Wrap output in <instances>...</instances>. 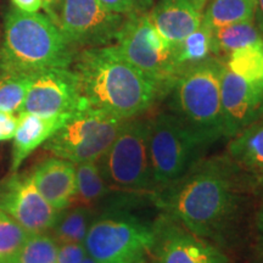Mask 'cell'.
I'll return each mask as SVG.
<instances>
[{
	"mask_svg": "<svg viewBox=\"0 0 263 263\" xmlns=\"http://www.w3.org/2000/svg\"><path fill=\"white\" fill-rule=\"evenodd\" d=\"M126 16L107 9L100 0H64L58 27L78 48L105 47L116 42Z\"/></svg>",
	"mask_w": 263,
	"mask_h": 263,
	"instance_id": "30bf717a",
	"label": "cell"
},
{
	"mask_svg": "<svg viewBox=\"0 0 263 263\" xmlns=\"http://www.w3.org/2000/svg\"><path fill=\"white\" fill-rule=\"evenodd\" d=\"M58 241L48 233L29 235L16 254L4 263H57Z\"/></svg>",
	"mask_w": 263,
	"mask_h": 263,
	"instance_id": "d4e9b609",
	"label": "cell"
},
{
	"mask_svg": "<svg viewBox=\"0 0 263 263\" xmlns=\"http://www.w3.org/2000/svg\"><path fill=\"white\" fill-rule=\"evenodd\" d=\"M153 251L157 263H230L212 242L194 235L166 216L155 224Z\"/></svg>",
	"mask_w": 263,
	"mask_h": 263,
	"instance_id": "5bb4252c",
	"label": "cell"
},
{
	"mask_svg": "<svg viewBox=\"0 0 263 263\" xmlns=\"http://www.w3.org/2000/svg\"><path fill=\"white\" fill-rule=\"evenodd\" d=\"M29 235L31 234L27 230L0 210V263L11 258L21 249Z\"/></svg>",
	"mask_w": 263,
	"mask_h": 263,
	"instance_id": "4316f807",
	"label": "cell"
},
{
	"mask_svg": "<svg viewBox=\"0 0 263 263\" xmlns=\"http://www.w3.org/2000/svg\"><path fill=\"white\" fill-rule=\"evenodd\" d=\"M202 9L195 0H160L149 16L174 48L201 25Z\"/></svg>",
	"mask_w": 263,
	"mask_h": 263,
	"instance_id": "2e32d148",
	"label": "cell"
},
{
	"mask_svg": "<svg viewBox=\"0 0 263 263\" xmlns=\"http://www.w3.org/2000/svg\"><path fill=\"white\" fill-rule=\"evenodd\" d=\"M62 2H64V0H43V9L45 10L49 18H50L51 21H54L57 25Z\"/></svg>",
	"mask_w": 263,
	"mask_h": 263,
	"instance_id": "1f68e13d",
	"label": "cell"
},
{
	"mask_svg": "<svg viewBox=\"0 0 263 263\" xmlns=\"http://www.w3.org/2000/svg\"><path fill=\"white\" fill-rule=\"evenodd\" d=\"M111 189L105 182L98 161L76 164V197L82 206H89L104 199Z\"/></svg>",
	"mask_w": 263,
	"mask_h": 263,
	"instance_id": "7402d4cb",
	"label": "cell"
},
{
	"mask_svg": "<svg viewBox=\"0 0 263 263\" xmlns=\"http://www.w3.org/2000/svg\"><path fill=\"white\" fill-rule=\"evenodd\" d=\"M83 244L95 263H139L153 251L155 224L124 210L111 211L93 219Z\"/></svg>",
	"mask_w": 263,
	"mask_h": 263,
	"instance_id": "52a82bcc",
	"label": "cell"
},
{
	"mask_svg": "<svg viewBox=\"0 0 263 263\" xmlns=\"http://www.w3.org/2000/svg\"><path fill=\"white\" fill-rule=\"evenodd\" d=\"M17 127V116L0 111V141L12 139Z\"/></svg>",
	"mask_w": 263,
	"mask_h": 263,
	"instance_id": "f546056e",
	"label": "cell"
},
{
	"mask_svg": "<svg viewBox=\"0 0 263 263\" xmlns=\"http://www.w3.org/2000/svg\"><path fill=\"white\" fill-rule=\"evenodd\" d=\"M0 210L31 235L50 232L60 212L43 197L32 176H12L0 188Z\"/></svg>",
	"mask_w": 263,
	"mask_h": 263,
	"instance_id": "7c38bea8",
	"label": "cell"
},
{
	"mask_svg": "<svg viewBox=\"0 0 263 263\" xmlns=\"http://www.w3.org/2000/svg\"><path fill=\"white\" fill-rule=\"evenodd\" d=\"M33 74L16 73L0 77V111L20 112L31 87Z\"/></svg>",
	"mask_w": 263,
	"mask_h": 263,
	"instance_id": "484cf974",
	"label": "cell"
},
{
	"mask_svg": "<svg viewBox=\"0 0 263 263\" xmlns=\"http://www.w3.org/2000/svg\"><path fill=\"white\" fill-rule=\"evenodd\" d=\"M256 0H211L202 12V21L212 29L254 20Z\"/></svg>",
	"mask_w": 263,
	"mask_h": 263,
	"instance_id": "ffe728a7",
	"label": "cell"
},
{
	"mask_svg": "<svg viewBox=\"0 0 263 263\" xmlns=\"http://www.w3.org/2000/svg\"><path fill=\"white\" fill-rule=\"evenodd\" d=\"M173 49L180 71L213 58V29L202 21L195 31Z\"/></svg>",
	"mask_w": 263,
	"mask_h": 263,
	"instance_id": "44dd1931",
	"label": "cell"
},
{
	"mask_svg": "<svg viewBox=\"0 0 263 263\" xmlns=\"http://www.w3.org/2000/svg\"><path fill=\"white\" fill-rule=\"evenodd\" d=\"M259 229H261L263 234V211L261 212V215H259Z\"/></svg>",
	"mask_w": 263,
	"mask_h": 263,
	"instance_id": "836d02e7",
	"label": "cell"
},
{
	"mask_svg": "<svg viewBox=\"0 0 263 263\" xmlns=\"http://www.w3.org/2000/svg\"><path fill=\"white\" fill-rule=\"evenodd\" d=\"M224 61L210 58L180 72L171 88V112L210 144L223 137L221 72Z\"/></svg>",
	"mask_w": 263,
	"mask_h": 263,
	"instance_id": "277c9868",
	"label": "cell"
},
{
	"mask_svg": "<svg viewBox=\"0 0 263 263\" xmlns=\"http://www.w3.org/2000/svg\"><path fill=\"white\" fill-rule=\"evenodd\" d=\"M227 67L249 82L263 81V41L236 49L227 58Z\"/></svg>",
	"mask_w": 263,
	"mask_h": 263,
	"instance_id": "cb8c5ba5",
	"label": "cell"
},
{
	"mask_svg": "<svg viewBox=\"0 0 263 263\" xmlns=\"http://www.w3.org/2000/svg\"><path fill=\"white\" fill-rule=\"evenodd\" d=\"M83 242H60L58 244L57 263H82L87 258Z\"/></svg>",
	"mask_w": 263,
	"mask_h": 263,
	"instance_id": "f1b7e54d",
	"label": "cell"
},
{
	"mask_svg": "<svg viewBox=\"0 0 263 263\" xmlns=\"http://www.w3.org/2000/svg\"><path fill=\"white\" fill-rule=\"evenodd\" d=\"M82 263H95V262L93 261V259H91V258L89 257V256H87V258H85L84 261L82 262Z\"/></svg>",
	"mask_w": 263,
	"mask_h": 263,
	"instance_id": "e575fe53",
	"label": "cell"
},
{
	"mask_svg": "<svg viewBox=\"0 0 263 263\" xmlns=\"http://www.w3.org/2000/svg\"><path fill=\"white\" fill-rule=\"evenodd\" d=\"M93 222L90 210L87 206L66 209L60 212L52 227V238L60 242H84L89 227Z\"/></svg>",
	"mask_w": 263,
	"mask_h": 263,
	"instance_id": "603a6c76",
	"label": "cell"
},
{
	"mask_svg": "<svg viewBox=\"0 0 263 263\" xmlns=\"http://www.w3.org/2000/svg\"><path fill=\"white\" fill-rule=\"evenodd\" d=\"M139 263H146V262H144V261H141V262H139Z\"/></svg>",
	"mask_w": 263,
	"mask_h": 263,
	"instance_id": "8d00e7d4",
	"label": "cell"
},
{
	"mask_svg": "<svg viewBox=\"0 0 263 263\" xmlns=\"http://www.w3.org/2000/svg\"><path fill=\"white\" fill-rule=\"evenodd\" d=\"M195 2L197 3V4H200V5H201L202 8H203V6H205V3H206V0H195Z\"/></svg>",
	"mask_w": 263,
	"mask_h": 263,
	"instance_id": "d590c367",
	"label": "cell"
},
{
	"mask_svg": "<svg viewBox=\"0 0 263 263\" xmlns=\"http://www.w3.org/2000/svg\"><path fill=\"white\" fill-rule=\"evenodd\" d=\"M227 157L245 174L263 176V114L229 139Z\"/></svg>",
	"mask_w": 263,
	"mask_h": 263,
	"instance_id": "ac0fdd59",
	"label": "cell"
},
{
	"mask_svg": "<svg viewBox=\"0 0 263 263\" xmlns=\"http://www.w3.org/2000/svg\"><path fill=\"white\" fill-rule=\"evenodd\" d=\"M254 21L263 38V0H256Z\"/></svg>",
	"mask_w": 263,
	"mask_h": 263,
	"instance_id": "d6a6232c",
	"label": "cell"
},
{
	"mask_svg": "<svg viewBox=\"0 0 263 263\" xmlns=\"http://www.w3.org/2000/svg\"><path fill=\"white\" fill-rule=\"evenodd\" d=\"M72 65L82 98L121 120L141 116L161 98L157 85L132 65L116 44L83 49Z\"/></svg>",
	"mask_w": 263,
	"mask_h": 263,
	"instance_id": "7a4b0ae2",
	"label": "cell"
},
{
	"mask_svg": "<svg viewBox=\"0 0 263 263\" xmlns=\"http://www.w3.org/2000/svg\"><path fill=\"white\" fill-rule=\"evenodd\" d=\"M76 55L77 49L48 15L29 14L16 8L6 14L0 77L71 67Z\"/></svg>",
	"mask_w": 263,
	"mask_h": 263,
	"instance_id": "3957f363",
	"label": "cell"
},
{
	"mask_svg": "<svg viewBox=\"0 0 263 263\" xmlns=\"http://www.w3.org/2000/svg\"><path fill=\"white\" fill-rule=\"evenodd\" d=\"M211 144L172 112L149 118V154L154 195L202 160Z\"/></svg>",
	"mask_w": 263,
	"mask_h": 263,
	"instance_id": "5b68a950",
	"label": "cell"
},
{
	"mask_svg": "<svg viewBox=\"0 0 263 263\" xmlns=\"http://www.w3.org/2000/svg\"><path fill=\"white\" fill-rule=\"evenodd\" d=\"M16 9L24 12H37L43 8V0H11Z\"/></svg>",
	"mask_w": 263,
	"mask_h": 263,
	"instance_id": "4dcf8cb0",
	"label": "cell"
},
{
	"mask_svg": "<svg viewBox=\"0 0 263 263\" xmlns=\"http://www.w3.org/2000/svg\"><path fill=\"white\" fill-rule=\"evenodd\" d=\"M244 174L227 156L202 159L154 196L164 216L194 235L217 242L234 228L241 212Z\"/></svg>",
	"mask_w": 263,
	"mask_h": 263,
	"instance_id": "6da1fadb",
	"label": "cell"
},
{
	"mask_svg": "<svg viewBox=\"0 0 263 263\" xmlns=\"http://www.w3.org/2000/svg\"><path fill=\"white\" fill-rule=\"evenodd\" d=\"M71 115V114H70ZM70 115H55V116H41V115L18 112L17 127H16L11 154V172H17L24 161L37 147L50 139L70 117Z\"/></svg>",
	"mask_w": 263,
	"mask_h": 263,
	"instance_id": "e0dca14e",
	"label": "cell"
},
{
	"mask_svg": "<svg viewBox=\"0 0 263 263\" xmlns=\"http://www.w3.org/2000/svg\"><path fill=\"white\" fill-rule=\"evenodd\" d=\"M110 189L141 195L154 193L149 154V118H129L98 161Z\"/></svg>",
	"mask_w": 263,
	"mask_h": 263,
	"instance_id": "8992f818",
	"label": "cell"
},
{
	"mask_svg": "<svg viewBox=\"0 0 263 263\" xmlns=\"http://www.w3.org/2000/svg\"><path fill=\"white\" fill-rule=\"evenodd\" d=\"M261 33L254 20L238 22L226 27L213 29V54L216 58H228L236 49L262 42Z\"/></svg>",
	"mask_w": 263,
	"mask_h": 263,
	"instance_id": "d6986e66",
	"label": "cell"
},
{
	"mask_svg": "<svg viewBox=\"0 0 263 263\" xmlns=\"http://www.w3.org/2000/svg\"><path fill=\"white\" fill-rule=\"evenodd\" d=\"M223 137L232 139L263 114V81L249 82L223 64L221 72Z\"/></svg>",
	"mask_w": 263,
	"mask_h": 263,
	"instance_id": "4fadbf2b",
	"label": "cell"
},
{
	"mask_svg": "<svg viewBox=\"0 0 263 263\" xmlns=\"http://www.w3.org/2000/svg\"><path fill=\"white\" fill-rule=\"evenodd\" d=\"M35 188L59 212L64 211L76 197V164L71 161L50 157L31 173Z\"/></svg>",
	"mask_w": 263,
	"mask_h": 263,
	"instance_id": "9a60e30c",
	"label": "cell"
},
{
	"mask_svg": "<svg viewBox=\"0 0 263 263\" xmlns=\"http://www.w3.org/2000/svg\"><path fill=\"white\" fill-rule=\"evenodd\" d=\"M123 57L157 85L161 97L170 93L180 68L174 49L157 31L149 12L127 16L116 39Z\"/></svg>",
	"mask_w": 263,
	"mask_h": 263,
	"instance_id": "9c48e42d",
	"label": "cell"
},
{
	"mask_svg": "<svg viewBox=\"0 0 263 263\" xmlns=\"http://www.w3.org/2000/svg\"><path fill=\"white\" fill-rule=\"evenodd\" d=\"M83 101L77 74L70 67L33 73L31 87L20 112L41 116L70 115Z\"/></svg>",
	"mask_w": 263,
	"mask_h": 263,
	"instance_id": "8fae6325",
	"label": "cell"
},
{
	"mask_svg": "<svg viewBox=\"0 0 263 263\" xmlns=\"http://www.w3.org/2000/svg\"><path fill=\"white\" fill-rule=\"evenodd\" d=\"M126 121L90 106L83 99L64 126L45 141L44 149L74 164L99 161Z\"/></svg>",
	"mask_w": 263,
	"mask_h": 263,
	"instance_id": "ba28073f",
	"label": "cell"
},
{
	"mask_svg": "<svg viewBox=\"0 0 263 263\" xmlns=\"http://www.w3.org/2000/svg\"><path fill=\"white\" fill-rule=\"evenodd\" d=\"M111 11L123 16L146 14L153 8L154 0H100Z\"/></svg>",
	"mask_w": 263,
	"mask_h": 263,
	"instance_id": "83f0119b",
	"label": "cell"
}]
</instances>
